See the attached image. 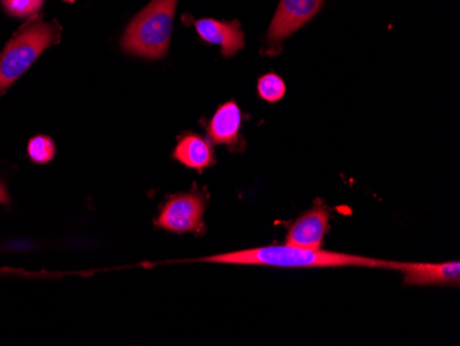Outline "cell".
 I'll use <instances>...</instances> for the list:
<instances>
[{"label": "cell", "mask_w": 460, "mask_h": 346, "mask_svg": "<svg viewBox=\"0 0 460 346\" xmlns=\"http://www.w3.org/2000/svg\"><path fill=\"white\" fill-rule=\"evenodd\" d=\"M172 157L183 166L196 172L210 169L216 163L211 142L193 133L186 134L178 139Z\"/></svg>", "instance_id": "cell-10"}, {"label": "cell", "mask_w": 460, "mask_h": 346, "mask_svg": "<svg viewBox=\"0 0 460 346\" xmlns=\"http://www.w3.org/2000/svg\"><path fill=\"white\" fill-rule=\"evenodd\" d=\"M395 271L404 276L405 286H454L460 283L459 261L443 263L395 262Z\"/></svg>", "instance_id": "cell-7"}, {"label": "cell", "mask_w": 460, "mask_h": 346, "mask_svg": "<svg viewBox=\"0 0 460 346\" xmlns=\"http://www.w3.org/2000/svg\"><path fill=\"white\" fill-rule=\"evenodd\" d=\"M0 203L2 205H9L10 203V198L9 195H7L6 188H4V185L0 182Z\"/></svg>", "instance_id": "cell-14"}, {"label": "cell", "mask_w": 460, "mask_h": 346, "mask_svg": "<svg viewBox=\"0 0 460 346\" xmlns=\"http://www.w3.org/2000/svg\"><path fill=\"white\" fill-rule=\"evenodd\" d=\"M242 111L234 101H227L217 110L207 126V137L211 144L225 146L230 151L244 148L242 137Z\"/></svg>", "instance_id": "cell-8"}, {"label": "cell", "mask_w": 460, "mask_h": 346, "mask_svg": "<svg viewBox=\"0 0 460 346\" xmlns=\"http://www.w3.org/2000/svg\"><path fill=\"white\" fill-rule=\"evenodd\" d=\"M7 12L15 17H27L38 12L43 0H4Z\"/></svg>", "instance_id": "cell-13"}, {"label": "cell", "mask_w": 460, "mask_h": 346, "mask_svg": "<svg viewBox=\"0 0 460 346\" xmlns=\"http://www.w3.org/2000/svg\"><path fill=\"white\" fill-rule=\"evenodd\" d=\"M0 272H4V271H0Z\"/></svg>", "instance_id": "cell-15"}, {"label": "cell", "mask_w": 460, "mask_h": 346, "mask_svg": "<svg viewBox=\"0 0 460 346\" xmlns=\"http://www.w3.org/2000/svg\"><path fill=\"white\" fill-rule=\"evenodd\" d=\"M330 208L323 203H316L289 226L286 244L302 249H322L325 235L330 229Z\"/></svg>", "instance_id": "cell-6"}, {"label": "cell", "mask_w": 460, "mask_h": 346, "mask_svg": "<svg viewBox=\"0 0 460 346\" xmlns=\"http://www.w3.org/2000/svg\"><path fill=\"white\" fill-rule=\"evenodd\" d=\"M178 0H152L124 32V51L149 59L167 54L172 40Z\"/></svg>", "instance_id": "cell-2"}, {"label": "cell", "mask_w": 460, "mask_h": 346, "mask_svg": "<svg viewBox=\"0 0 460 346\" xmlns=\"http://www.w3.org/2000/svg\"><path fill=\"white\" fill-rule=\"evenodd\" d=\"M28 155L39 164L51 162L56 156V144L46 136H36L28 144Z\"/></svg>", "instance_id": "cell-12"}, {"label": "cell", "mask_w": 460, "mask_h": 346, "mask_svg": "<svg viewBox=\"0 0 460 346\" xmlns=\"http://www.w3.org/2000/svg\"><path fill=\"white\" fill-rule=\"evenodd\" d=\"M258 94L263 101L269 104H275L283 100L287 93V86L284 84L283 77L278 74H266L258 80Z\"/></svg>", "instance_id": "cell-11"}, {"label": "cell", "mask_w": 460, "mask_h": 346, "mask_svg": "<svg viewBox=\"0 0 460 346\" xmlns=\"http://www.w3.org/2000/svg\"><path fill=\"white\" fill-rule=\"evenodd\" d=\"M201 262L226 263V265H254L271 268H375L394 270L395 262L327 252V250L302 249V247L265 246L257 249L240 250L201 258Z\"/></svg>", "instance_id": "cell-1"}, {"label": "cell", "mask_w": 460, "mask_h": 346, "mask_svg": "<svg viewBox=\"0 0 460 346\" xmlns=\"http://www.w3.org/2000/svg\"><path fill=\"white\" fill-rule=\"evenodd\" d=\"M324 0H280L269 27V45L278 46L284 39L301 30L322 10Z\"/></svg>", "instance_id": "cell-5"}, {"label": "cell", "mask_w": 460, "mask_h": 346, "mask_svg": "<svg viewBox=\"0 0 460 346\" xmlns=\"http://www.w3.org/2000/svg\"><path fill=\"white\" fill-rule=\"evenodd\" d=\"M59 38L61 28L57 22H30L21 28L0 54V97Z\"/></svg>", "instance_id": "cell-3"}, {"label": "cell", "mask_w": 460, "mask_h": 346, "mask_svg": "<svg viewBox=\"0 0 460 346\" xmlns=\"http://www.w3.org/2000/svg\"><path fill=\"white\" fill-rule=\"evenodd\" d=\"M195 28L204 42L221 46L222 56L234 57L244 48V33L239 22H217L213 18H201Z\"/></svg>", "instance_id": "cell-9"}, {"label": "cell", "mask_w": 460, "mask_h": 346, "mask_svg": "<svg viewBox=\"0 0 460 346\" xmlns=\"http://www.w3.org/2000/svg\"><path fill=\"white\" fill-rule=\"evenodd\" d=\"M204 211L206 199L201 193H181L163 206L155 224L172 234H200L204 229Z\"/></svg>", "instance_id": "cell-4"}]
</instances>
